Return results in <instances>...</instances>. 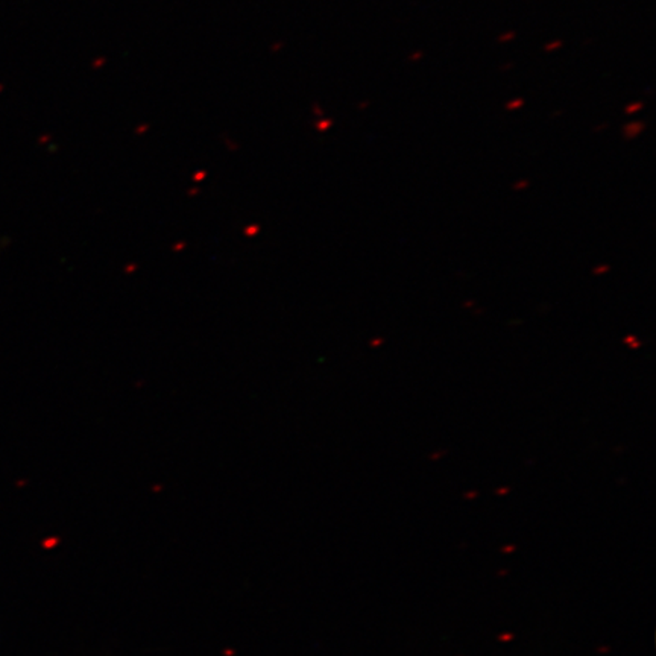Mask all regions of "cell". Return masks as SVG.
<instances>
[{
	"label": "cell",
	"instance_id": "6da1fadb",
	"mask_svg": "<svg viewBox=\"0 0 656 656\" xmlns=\"http://www.w3.org/2000/svg\"><path fill=\"white\" fill-rule=\"evenodd\" d=\"M641 107H643V104H638V105H633V107L631 105V107H628V109H626V113H628V114H631V113H635V111H638L637 108H641Z\"/></svg>",
	"mask_w": 656,
	"mask_h": 656
},
{
	"label": "cell",
	"instance_id": "7a4b0ae2",
	"mask_svg": "<svg viewBox=\"0 0 656 656\" xmlns=\"http://www.w3.org/2000/svg\"><path fill=\"white\" fill-rule=\"evenodd\" d=\"M512 38H513V32H511V34H506V35H503V37H501V38H499V40H500V42H508V40H512Z\"/></svg>",
	"mask_w": 656,
	"mask_h": 656
},
{
	"label": "cell",
	"instance_id": "3957f363",
	"mask_svg": "<svg viewBox=\"0 0 656 656\" xmlns=\"http://www.w3.org/2000/svg\"><path fill=\"white\" fill-rule=\"evenodd\" d=\"M523 104H524L523 100H521V99H518V100H515V102H511V104H508V108H513V107H517V105H523Z\"/></svg>",
	"mask_w": 656,
	"mask_h": 656
},
{
	"label": "cell",
	"instance_id": "277c9868",
	"mask_svg": "<svg viewBox=\"0 0 656 656\" xmlns=\"http://www.w3.org/2000/svg\"><path fill=\"white\" fill-rule=\"evenodd\" d=\"M561 46H562V43H561V42H556V43L546 46V50H553V47H561Z\"/></svg>",
	"mask_w": 656,
	"mask_h": 656
}]
</instances>
